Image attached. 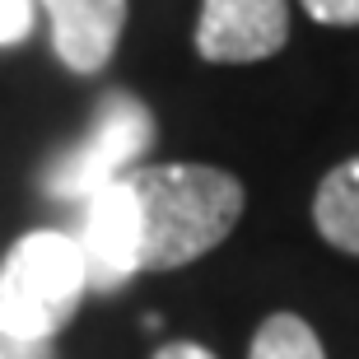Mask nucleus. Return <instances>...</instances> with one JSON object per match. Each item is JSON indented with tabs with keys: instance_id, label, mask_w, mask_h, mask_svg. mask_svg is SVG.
Returning a JSON list of instances; mask_svg holds the SVG:
<instances>
[{
	"instance_id": "obj_1",
	"label": "nucleus",
	"mask_w": 359,
	"mask_h": 359,
	"mask_svg": "<svg viewBox=\"0 0 359 359\" xmlns=\"http://www.w3.org/2000/svg\"><path fill=\"white\" fill-rule=\"evenodd\" d=\"M126 187L140 219V271H173L205 257L233 233L243 215V182L205 163L131 168Z\"/></svg>"
},
{
	"instance_id": "obj_2",
	"label": "nucleus",
	"mask_w": 359,
	"mask_h": 359,
	"mask_svg": "<svg viewBox=\"0 0 359 359\" xmlns=\"http://www.w3.org/2000/svg\"><path fill=\"white\" fill-rule=\"evenodd\" d=\"M89 276H84L80 243L56 229H38L14 243L0 271V332L10 341L38 346L61 332L80 308Z\"/></svg>"
},
{
	"instance_id": "obj_3",
	"label": "nucleus",
	"mask_w": 359,
	"mask_h": 359,
	"mask_svg": "<svg viewBox=\"0 0 359 359\" xmlns=\"http://www.w3.org/2000/svg\"><path fill=\"white\" fill-rule=\"evenodd\" d=\"M154 140V121L131 93H112L98 117L89 126V140L75 145L70 154L52 163L47 173V191L56 201H89L93 191H103L107 182H121L131 173V163L140 159Z\"/></svg>"
},
{
	"instance_id": "obj_4",
	"label": "nucleus",
	"mask_w": 359,
	"mask_h": 359,
	"mask_svg": "<svg viewBox=\"0 0 359 359\" xmlns=\"http://www.w3.org/2000/svg\"><path fill=\"white\" fill-rule=\"evenodd\" d=\"M290 38V0H205L196 52L219 66L266 61Z\"/></svg>"
},
{
	"instance_id": "obj_5",
	"label": "nucleus",
	"mask_w": 359,
	"mask_h": 359,
	"mask_svg": "<svg viewBox=\"0 0 359 359\" xmlns=\"http://www.w3.org/2000/svg\"><path fill=\"white\" fill-rule=\"evenodd\" d=\"M80 257H84V276L93 290H117L140 271L135 252H140V219H135V196L126 177L107 182L103 191H93L84 201L80 215Z\"/></svg>"
},
{
	"instance_id": "obj_6",
	"label": "nucleus",
	"mask_w": 359,
	"mask_h": 359,
	"mask_svg": "<svg viewBox=\"0 0 359 359\" xmlns=\"http://www.w3.org/2000/svg\"><path fill=\"white\" fill-rule=\"evenodd\" d=\"M42 10L52 19L56 56L75 75H93L112 61L126 24V0H42Z\"/></svg>"
},
{
	"instance_id": "obj_7",
	"label": "nucleus",
	"mask_w": 359,
	"mask_h": 359,
	"mask_svg": "<svg viewBox=\"0 0 359 359\" xmlns=\"http://www.w3.org/2000/svg\"><path fill=\"white\" fill-rule=\"evenodd\" d=\"M313 219H318V233L332 248L359 257V159L336 163L322 177L318 196H313Z\"/></svg>"
},
{
	"instance_id": "obj_8",
	"label": "nucleus",
	"mask_w": 359,
	"mask_h": 359,
	"mask_svg": "<svg viewBox=\"0 0 359 359\" xmlns=\"http://www.w3.org/2000/svg\"><path fill=\"white\" fill-rule=\"evenodd\" d=\"M248 359H327V350H322L318 332H313L304 318L276 313V318H266L257 327Z\"/></svg>"
},
{
	"instance_id": "obj_9",
	"label": "nucleus",
	"mask_w": 359,
	"mask_h": 359,
	"mask_svg": "<svg viewBox=\"0 0 359 359\" xmlns=\"http://www.w3.org/2000/svg\"><path fill=\"white\" fill-rule=\"evenodd\" d=\"M33 28V0H0V47L24 42Z\"/></svg>"
},
{
	"instance_id": "obj_10",
	"label": "nucleus",
	"mask_w": 359,
	"mask_h": 359,
	"mask_svg": "<svg viewBox=\"0 0 359 359\" xmlns=\"http://www.w3.org/2000/svg\"><path fill=\"white\" fill-rule=\"evenodd\" d=\"M304 10L318 24H332V28H355L359 24V0H304Z\"/></svg>"
},
{
	"instance_id": "obj_11",
	"label": "nucleus",
	"mask_w": 359,
	"mask_h": 359,
	"mask_svg": "<svg viewBox=\"0 0 359 359\" xmlns=\"http://www.w3.org/2000/svg\"><path fill=\"white\" fill-rule=\"evenodd\" d=\"M154 359H215L205 346H191V341H173V346H159Z\"/></svg>"
},
{
	"instance_id": "obj_12",
	"label": "nucleus",
	"mask_w": 359,
	"mask_h": 359,
	"mask_svg": "<svg viewBox=\"0 0 359 359\" xmlns=\"http://www.w3.org/2000/svg\"><path fill=\"white\" fill-rule=\"evenodd\" d=\"M0 359H5V355H0Z\"/></svg>"
}]
</instances>
